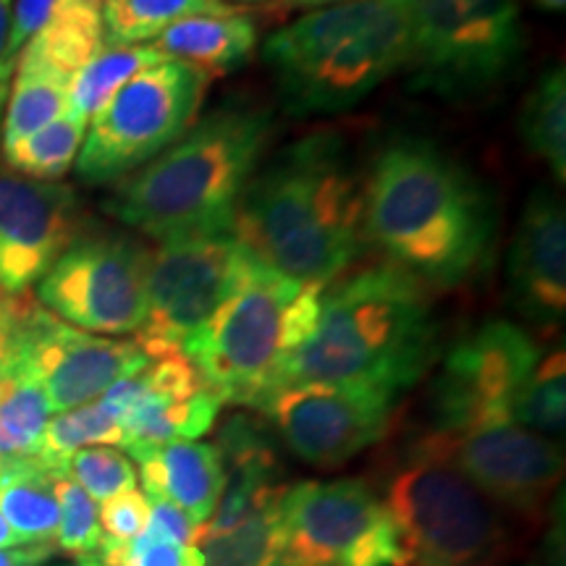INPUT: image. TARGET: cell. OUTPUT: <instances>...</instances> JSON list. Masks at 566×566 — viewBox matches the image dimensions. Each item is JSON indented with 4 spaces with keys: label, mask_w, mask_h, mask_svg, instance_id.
I'll list each match as a JSON object with an SVG mask.
<instances>
[{
    "label": "cell",
    "mask_w": 566,
    "mask_h": 566,
    "mask_svg": "<svg viewBox=\"0 0 566 566\" xmlns=\"http://www.w3.org/2000/svg\"><path fill=\"white\" fill-rule=\"evenodd\" d=\"M24 546V543L19 541V535L13 533V530L9 527V522L3 520V516H0V551H6V548H21Z\"/></svg>",
    "instance_id": "cell-44"
},
{
    "label": "cell",
    "mask_w": 566,
    "mask_h": 566,
    "mask_svg": "<svg viewBox=\"0 0 566 566\" xmlns=\"http://www.w3.org/2000/svg\"><path fill=\"white\" fill-rule=\"evenodd\" d=\"M55 480L34 457L0 462V516L24 546L51 543L59 533Z\"/></svg>",
    "instance_id": "cell-24"
},
{
    "label": "cell",
    "mask_w": 566,
    "mask_h": 566,
    "mask_svg": "<svg viewBox=\"0 0 566 566\" xmlns=\"http://www.w3.org/2000/svg\"><path fill=\"white\" fill-rule=\"evenodd\" d=\"M9 97H6L3 122H0V142H13L32 137L45 129L55 118L69 111V84L71 80L53 71L38 66L24 59H17V74L11 76Z\"/></svg>",
    "instance_id": "cell-26"
},
{
    "label": "cell",
    "mask_w": 566,
    "mask_h": 566,
    "mask_svg": "<svg viewBox=\"0 0 566 566\" xmlns=\"http://www.w3.org/2000/svg\"><path fill=\"white\" fill-rule=\"evenodd\" d=\"M237 6L223 0H105L101 17L105 45L134 48L150 42L189 17H231Z\"/></svg>",
    "instance_id": "cell-25"
},
{
    "label": "cell",
    "mask_w": 566,
    "mask_h": 566,
    "mask_svg": "<svg viewBox=\"0 0 566 566\" xmlns=\"http://www.w3.org/2000/svg\"><path fill=\"white\" fill-rule=\"evenodd\" d=\"M53 566H74V564H53Z\"/></svg>",
    "instance_id": "cell-49"
},
{
    "label": "cell",
    "mask_w": 566,
    "mask_h": 566,
    "mask_svg": "<svg viewBox=\"0 0 566 566\" xmlns=\"http://www.w3.org/2000/svg\"><path fill=\"white\" fill-rule=\"evenodd\" d=\"M509 420L537 436H562L566 422V357L548 354L509 407Z\"/></svg>",
    "instance_id": "cell-32"
},
{
    "label": "cell",
    "mask_w": 566,
    "mask_h": 566,
    "mask_svg": "<svg viewBox=\"0 0 566 566\" xmlns=\"http://www.w3.org/2000/svg\"><path fill=\"white\" fill-rule=\"evenodd\" d=\"M132 388L122 420V449L132 459L163 443L197 441L210 433L223 407L184 352L153 357L132 375Z\"/></svg>",
    "instance_id": "cell-18"
},
{
    "label": "cell",
    "mask_w": 566,
    "mask_h": 566,
    "mask_svg": "<svg viewBox=\"0 0 566 566\" xmlns=\"http://www.w3.org/2000/svg\"><path fill=\"white\" fill-rule=\"evenodd\" d=\"M433 357V307L422 281L391 263L370 265L323 289L313 334L289 354L275 391L363 384L399 399L428 373Z\"/></svg>",
    "instance_id": "cell-3"
},
{
    "label": "cell",
    "mask_w": 566,
    "mask_h": 566,
    "mask_svg": "<svg viewBox=\"0 0 566 566\" xmlns=\"http://www.w3.org/2000/svg\"><path fill=\"white\" fill-rule=\"evenodd\" d=\"M55 499H59V551H66L74 558L87 556L101 546L103 530L97 520V506L74 480H55Z\"/></svg>",
    "instance_id": "cell-36"
},
{
    "label": "cell",
    "mask_w": 566,
    "mask_h": 566,
    "mask_svg": "<svg viewBox=\"0 0 566 566\" xmlns=\"http://www.w3.org/2000/svg\"><path fill=\"white\" fill-rule=\"evenodd\" d=\"M321 292L254 260L237 292L184 344V357L221 405L260 409L289 354L313 334Z\"/></svg>",
    "instance_id": "cell-6"
},
{
    "label": "cell",
    "mask_w": 566,
    "mask_h": 566,
    "mask_svg": "<svg viewBox=\"0 0 566 566\" xmlns=\"http://www.w3.org/2000/svg\"><path fill=\"white\" fill-rule=\"evenodd\" d=\"M380 504L420 566H483L501 541L485 495L428 438L394 472Z\"/></svg>",
    "instance_id": "cell-7"
},
{
    "label": "cell",
    "mask_w": 566,
    "mask_h": 566,
    "mask_svg": "<svg viewBox=\"0 0 566 566\" xmlns=\"http://www.w3.org/2000/svg\"><path fill=\"white\" fill-rule=\"evenodd\" d=\"M17 375H13V373H9V370H6V367H0V399H3V396L6 394H9L11 391V386L13 384H17Z\"/></svg>",
    "instance_id": "cell-45"
},
{
    "label": "cell",
    "mask_w": 566,
    "mask_h": 566,
    "mask_svg": "<svg viewBox=\"0 0 566 566\" xmlns=\"http://www.w3.org/2000/svg\"><path fill=\"white\" fill-rule=\"evenodd\" d=\"M150 363L134 342H116L71 328L48 310L32 304L21 328L9 373L32 378L42 388L51 412H69L101 399L116 380Z\"/></svg>",
    "instance_id": "cell-14"
},
{
    "label": "cell",
    "mask_w": 566,
    "mask_h": 566,
    "mask_svg": "<svg viewBox=\"0 0 566 566\" xmlns=\"http://www.w3.org/2000/svg\"><path fill=\"white\" fill-rule=\"evenodd\" d=\"M9 30H11V0H0V122H3L6 97H9L11 76L17 61L9 53Z\"/></svg>",
    "instance_id": "cell-41"
},
{
    "label": "cell",
    "mask_w": 566,
    "mask_h": 566,
    "mask_svg": "<svg viewBox=\"0 0 566 566\" xmlns=\"http://www.w3.org/2000/svg\"><path fill=\"white\" fill-rule=\"evenodd\" d=\"M150 250L129 237H76L34 283L38 302L84 334H137L147 321Z\"/></svg>",
    "instance_id": "cell-11"
},
{
    "label": "cell",
    "mask_w": 566,
    "mask_h": 566,
    "mask_svg": "<svg viewBox=\"0 0 566 566\" xmlns=\"http://www.w3.org/2000/svg\"><path fill=\"white\" fill-rule=\"evenodd\" d=\"M82 3H87V6H95V9H101V3H105V0H82Z\"/></svg>",
    "instance_id": "cell-48"
},
{
    "label": "cell",
    "mask_w": 566,
    "mask_h": 566,
    "mask_svg": "<svg viewBox=\"0 0 566 566\" xmlns=\"http://www.w3.org/2000/svg\"><path fill=\"white\" fill-rule=\"evenodd\" d=\"M53 543H38V546H21L0 551V566H42L55 554Z\"/></svg>",
    "instance_id": "cell-42"
},
{
    "label": "cell",
    "mask_w": 566,
    "mask_h": 566,
    "mask_svg": "<svg viewBox=\"0 0 566 566\" xmlns=\"http://www.w3.org/2000/svg\"><path fill=\"white\" fill-rule=\"evenodd\" d=\"M137 462L147 501H168L197 527L208 525L223 493V464L216 446L171 441L147 451Z\"/></svg>",
    "instance_id": "cell-21"
},
{
    "label": "cell",
    "mask_w": 566,
    "mask_h": 566,
    "mask_svg": "<svg viewBox=\"0 0 566 566\" xmlns=\"http://www.w3.org/2000/svg\"><path fill=\"white\" fill-rule=\"evenodd\" d=\"M428 441L478 488L485 499L535 514L564 475L562 446L501 420L457 436L430 433Z\"/></svg>",
    "instance_id": "cell-15"
},
{
    "label": "cell",
    "mask_w": 566,
    "mask_h": 566,
    "mask_svg": "<svg viewBox=\"0 0 566 566\" xmlns=\"http://www.w3.org/2000/svg\"><path fill=\"white\" fill-rule=\"evenodd\" d=\"M48 420L51 405L42 388L32 378H19L0 399V462L32 457Z\"/></svg>",
    "instance_id": "cell-33"
},
{
    "label": "cell",
    "mask_w": 566,
    "mask_h": 566,
    "mask_svg": "<svg viewBox=\"0 0 566 566\" xmlns=\"http://www.w3.org/2000/svg\"><path fill=\"white\" fill-rule=\"evenodd\" d=\"M160 59L150 45L134 48H108L92 59L82 71H76L69 84V111L80 113L90 122L105 103L124 87L126 82L142 74L145 69L155 66Z\"/></svg>",
    "instance_id": "cell-30"
},
{
    "label": "cell",
    "mask_w": 566,
    "mask_h": 566,
    "mask_svg": "<svg viewBox=\"0 0 566 566\" xmlns=\"http://www.w3.org/2000/svg\"><path fill=\"white\" fill-rule=\"evenodd\" d=\"M84 134H87V118L80 113L66 111L45 129L34 132L13 145L3 147L6 166L13 174L27 176L34 181H55L69 174L82 150Z\"/></svg>",
    "instance_id": "cell-28"
},
{
    "label": "cell",
    "mask_w": 566,
    "mask_h": 566,
    "mask_svg": "<svg viewBox=\"0 0 566 566\" xmlns=\"http://www.w3.org/2000/svg\"><path fill=\"white\" fill-rule=\"evenodd\" d=\"M101 530L105 541L129 543L134 537L145 533L150 525V501L142 491H129L103 501V509L97 512Z\"/></svg>",
    "instance_id": "cell-37"
},
{
    "label": "cell",
    "mask_w": 566,
    "mask_h": 566,
    "mask_svg": "<svg viewBox=\"0 0 566 566\" xmlns=\"http://www.w3.org/2000/svg\"><path fill=\"white\" fill-rule=\"evenodd\" d=\"M210 76L184 61H160L124 84L95 116L76 155L84 184H111L145 168L197 122Z\"/></svg>",
    "instance_id": "cell-9"
},
{
    "label": "cell",
    "mask_w": 566,
    "mask_h": 566,
    "mask_svg": "<svg viewBox=\"0 0 566 566\" xmlns=\"http://www.w3.org/2000/svg\"><path fill=\"white\" fill-rule=\"evenodd\" d=\"M541 11H548V13H558L566 9V0H533Z\"/></svg>",
    "instance_id": "cell-46"
},
{
    "label": "cell",
    "mask_w": 566,
    "mask_h": 566,
    "mask_svg": "<svg viewBox=\"0 0 566 566\" xmlns=\"http://www.w3.org/2000/svg\"><path fill=\"white\" fill-rule=\"evenodd\" d=\"M349 3V0H271V3L263 6L268 19H286L292 13H310V11H321V9H331V6H342Z\"/></svg>",
    "instance_id": "cell-43"
},
{
    "label": "cell",
    "mask_w": 566,
    "mask_h": 566,
    "mask_svg": "<svg viewBox=\"0 0 566 566\" xmlns=\"http://www.w3.org/2000/svg\"><path fill=\"white\" fill-rule=\"evenodd\" d=\"M252 263L233 231L160 242L147 268V321L134 342L150 359L181 352L237 292Z\"/></svg>",
    "instance_id": "cell-10"
},
{
    "label": "cell",
    "mask_w": 566,
    "mask_h": 566,
    "mask_svg": "<svg viewBox=\"0 0 566 566\" xmlns=\"http://www.w3.org/2000/svg\"><path fill=\"white\" fill-rule=\"evenodd\" d=\"M150 48L160 59L192 63L216 80L250 61L258 48V24L247 13L189 17L158 34Z\"/></svg>",
    "instance_id": "cell-22"
},
{
    "label": "cell",
    "mask_w": 566,
    "mask_h": 566,
    "mask_svg": "<svg viewBox=\"0 0 566 566\" xmlns=\"http://www.w3.org/2000/svg\"><path fill=\"white\" fill-rule=\"evenodd\" d=\"M396 396L363 384H302L268 396L271 417L294 457L334 470L386 436Z\"/></svg>",
    "instance_id": "cell-13"
},
{
    "label": "cell",
    "mask_w": 566,
    "mask_h": 566,
    "mask_svg": "<svg viewBox=\"0 0 566 566\" xmlns=\"http://www.w3.org/2000/svg\"><path fill=\"white\" fill-rule=\"evenodd\" d=\"M415 90L475 101L504 84L525 51L516 0H409Z\"/></svg>",
    "instance_id": "cell-8"
},
{
    "label": "cell",
    "mask_w": 566,
    "mask_h": 566,
    "mask_svg": "<svg viewBox=\"0 0 566 566\" xmlns=\"http://www.w3.org/2000/svg\"><path fill=\"white\" fill-rule=\"evenodd\" d=\"M74 566H202V551L197 546H179L145 530L129 543L101 541L92 554L76 558Z\"/></svg>",
    "instance_id": "cell-35"
},
{
    "label": "cell",
    "mask_w": 566,
    "mask_h": 566,
    "mask_svg": "<svg viewBox=\"0 0 566 566\" xmlns=\"http://www.w3.org/2000/svg\"><path fill=\"white\" fill-rule=\"evenodd\" d=\"M292 116H328L363 103L412 61L409 0H349L310 11L263 45Z\"/></svg>",
    "instance_id": "cell-5"
},
{
    "label": "cell",
    "mask_w": 566,
    "mask_h": 566,
    "mask_svg": "<svg viewBox=\"0 0 566 566\" xmlns=\"http://www.w3.org/2000/svg\"><path fill=\"white\" fill-rule=\"evenodd\" d=\"M520 137L535 158L546 160L558 181L566 179V74L551 66L537 76L520 111Z\"/></svg>",
    "instance_id": "cell-27"
},
{
    "label": "cell",
    "mask_w": 566,
    "mask_h": 566,
    "mask_svg": "<svg viewBox=\"0 0 566 566\" xmlns=\"http://www.w3.org/2000/svg\"><path fill=\"white\" fill-rule=\"evenodd\" d=\"M506 286L530 321L556 323L566 313V212L551 189H537L516 223Z\"/></svg>",
    "instance_id": "cell-19"
},
{
    "label": "cell",
    "mask_w": 566,
    "mask_h": 566,
    "mask_svg": "<svg viewBox=\"0 0 566 566\" xmlns=\"http://www.w3.org/2000/svg\"><path fill=\"white\" fill-rule=\"evenodd\" d=\"M271 142V116L226 105L189 126L168 150L118 181L113 218L155 242L233 231L239 200Z\"/></svg>",
    "instance_id": "cell-4"
},
{
    "label": "cell",
    "mask_w": 566,
    "mask_h": 566,
    "mask_svg": "<svg viewBox=\"0 0 566 566\" xmlns=\"http://www.w3.org/2000/svg\"><path fill=\"white\" fill-rule=\"evenodd\" d=\"M11 30H9V53L17 61L21 48L38 34L45 21L51 19L59 0H11Z\"/></svg>",
    "instance_id": "cell-39"
},
{
    "label": "cell",
    "mask_w": 566,
    "mask_h": 566,
    "mask_svg": "<svg viewBox=\"0 0 566 566\" xmlns=\"http://www.w3.org/2000/svg\"><path fill=\"white\" fill-rule=\"evenodd\" d=\"M105 48L101 9L82 0H59L45 27L21 48L17 59H24L53 74L74 80Z\"/></svg>",
    "instance_id": "cell-23"
},
{
    "label": "cell",
    "mask_w": 566,
    "mask_h": 566,
    "mask_svg": "<svg viewBox=\"0 0 566 566\" xmlns=\"http://www.w3.org/2000/svg\"><path fill=\"white\" fill-rule=\"evenodd\" d=\"M74 189L0 171V292L21 296L80 237Z\"/></svg>",
    "instance_id": "cell-17"
},
{
    "label": "cell",
    "mask_w": 566,
    "mask_h": 566,
    "mask_svg": "<svg viewBox=\"0 0 566 566\" xmlns=\"http://www.w3.org/2000/svg\"><path fill=\"white\" fill-rule=\"evenodd\" d=\"M223 3H247V6H260V3H271V0H223Z\"/></svg>",
    "instance_id": "cell-47"
},
{
    "label": "cell",
    "mask_w": 566,
    "mask_h": 566,
    "mask_svg": "<svg viewBox=\"0 0 566 566\" xmlns=\"http://www.w3.org/2000/svg\"><path fill=\"white\" fill-rule=\"evenodd\" d=\"M499 202L488 184L430 139L399 137L363 184V242L422 283L451 289L491 263Z\"/></svg>",
    "instance_id": "cell-1"
},
{
    "label": "cell",
    "mask_w": 566,
    "mask_h": 566,
    "mask_svg": "<svg viewBox=\"0 0 566 566\" xmlns=\"http://www.w3.org/2000/svg\"><path fill=\"white\" fill-rule=\"evenodd\" d=\"M212 446L221 454L223 493L221 506H216V514L210 516L208 525L197 533V543L202 537L229 533L242 525L252 512L271 504L286 491V485L281 483V464L273 443L268 441L265 430L252 417H229L218 430V443Z\"/></svg>",
    "instance_id": "cell-20"
},
{
    "label": "cell",
    "mask_w": 566,
    "mask_h": 566,
    "mask_svg": "<svg viewBox=\"0 0 566 566\" xmlns=\"http://www.w3.org/2000/svg\"><path fill=\"white\" fill-rule=\"evenodd\" d=\"M87 446H122V424L97 399L48 420L32 457L55 478H66L69 457Z\"/></svg>",
    "instance_id": "cell-29"
},
{
    "label": "cell",
    "mask_w": 566,
    "mask_h": 566,
    "mask_svg": "<svg viewBox=\"0 0 566 566\" xmlns=\"http://www.w3.org/2000/svg\"><path fill=\"white\" fill-rule=\"evenodd\" d=\"M346 566H420L409 556V551L401 546L399 535L391 520H384L375 525L370 533L365 535V541L352 551Z\"/></svg>",
    "instance_id": "cell-38"
},
{
    "label": "cell",
    "mask_w": 566,
    "mask_h": 566,
    "mask_svg": "<svg viewBox=\"0 0 566 566\" xmlns=\"http://www.w3.org/2000/svg\"><path fill=\"white\" fill-rule=\"evenodd\" d=\"M147 530L166 537V541L179 543V546H195L197 533H200V527L179 506L168 504V501H150V525Z\"/></svg>",
    "instance_id": "cell-40"
},
{
    "label": "cell",
    "mask_w": 566,
    "mask_h": 566,
    "mask_svg": "<svg viewBox=\"0 0 566 566\" xmlns=\"http://www.w3.org/2000/svg\"><path fill=\"white\" fill-rule=\"evenodd\" d=\"M541 363L535 338L509 321H488L446 354L430 386L433 433L509 420V407Z\"/></svg>",
    "instance_id": "cell-12"
},
{
    "label": "cell",
    "mask_w": 566,
    "mask_h": 566,
    "mask_svg": "<svg viewBox=\"0 0 566 566\" xmlns=\"http://www.w3.org/2000/svg\"><path fill=\"white\" fill-rule=\"evenodd\" d=\"M384 516V504L363 480H307L286 488L279 501L281 564L346 566Z\"/></svg>",
    "instance_id": "cell-16"
},
{
    "label": "cell",
    "mask_w": 566,
    "mask_h": 566,
    "mask_svg": "<svg viewBox=\"0 0 566 566\" xmlns=\"http://www.w3.org/2000/svg\"><path fill=\"white\" fill-rule=\"evenodd\" d=\"M233 237L286 279L321 289L336 281L363 247V184L342 134H307L258 168Z\"/></svg>",
    "instance_id": "cell-2"
},
{
    "label": "cell",
    "mask_w": 566,
    "mask_h": 566,
    "mask_svg": "<svg viewBox=\"0 0 566 566\" xmlns=\"http://www.w3.org/2000/svg\"><path fill=\"white\" fill-rule=\"evenodd\" d=\"M281 495L252 512L229 533L202 537L197 543L202 551V566H283L279 551Z\"/></svg>",
    "instance_id": "cell-31"
},
{
    "label": "cell",
    "mask_w": 566,
    "mask_h": 566,
    "mask_svg": "<svg viewBox=\"0 0 566 566\" xmlns=\"http://www.w3.org/2000/svg\"><path fill=\"white\" fill-rule=\"evenodd\" d=\"M66 478L74 480L92 501H108L113 495L137 491L139 483L132 459L116 446H87L71 454Z\"/></svg>",
    "instance_id": "cell-34"
}]
</instances>
